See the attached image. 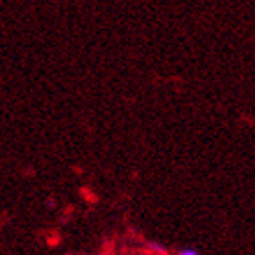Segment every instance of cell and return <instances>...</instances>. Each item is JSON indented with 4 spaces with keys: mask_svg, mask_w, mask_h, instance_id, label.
Segmentation results:
<instances>
[{
    "mask_svg": "<svg viewBox=\"0 0 255 255\" xmlns=\"http://www.w3.org/2000/svg\"><path fill=\"white\" fill-rule=\"evenodd\" d=\"M146 250H148L150 254H153V255L168 254V250H166L164 245H161V243H157V241H146Z\"/></svg>",
    "mask_w": 255,
    "mask_h": 255,
    "instance_id": "6da1fadb",
    "label": "cell"
},
{
    "mask_svg": "<svg viewBox=\"0 0 255 255\" xmlns=\"http://www.w3.org/2000/svg\"><path fill=\"white\" fill-rule=\"evenodd\" d=\"M177 255H200L196 250H193V248H182V250L177 252Z\"/></svg>",
    "mask_w": 255,
    "mask_h": 255,
    "instance_id": "7a4b0ae2",
    "label": "cell"
},
{
    "mask_svg": "<svg viewBox=\"0 0 255 255\" xmlns=\"http://www.w3.org/2000/svg\"><path fill=\"white\" fill-rule=\"evenodd\" d=\"M97 255H100V254H97Z\"/></svg>",
    "mask_w": 255,
    "mask_h": 255,
    "instance_id": "3957f363",
    "label": "cell"
}]
</instances>
